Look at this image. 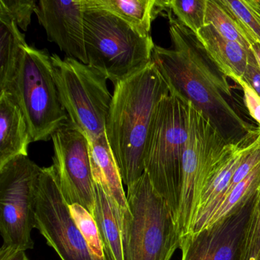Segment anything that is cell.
<instances>
[{"label": "cell", "instance_id": "15", "mask_svg": "<svg viewBox=\"0 0 260 260\" xmlns=\"http://www.w3.org/2000/svg\"><path fill=\"white\" fill-rule=\"evenodd\" d=\"M88 140L94 182L100 184L106 191L118 219L130 210L118 164L106 135Z\"/></svg>", "mask_w": 260, "mask_h": 260}, {"label": "cell", "instance_id": "23", "mask_svg": "<svg viewBox=\"0 0 260 260\" xmlns=\"http://www.w3.org/2000/svg\"><path fill=\"white\" fill-rule=\"evenodd\" d=\"M237 21L250 41L260 43V0H218Z\"/></svg>", "mask_w": 260, "mask_h": 260}, {"label": "cell", "instance_id": "5", "mask_svg": "<svg viewBox=\"0 0 260 260\" xmlns=\"http://www.w3.org/2000/svg\"><path fill=\"white\" fill-rule=\"evenodd\" d=\"M84 5L85 44L88 64L114 86L151 61L155 44L110 12Z\"/></svg>", "mask_w": 260, "mask_h": 260}, {"label": "cell", "instance_id": "4", "mask_svg": "<svg viewBox=\"0 0 260 260\" xmlns=\"http://www.w3.org/2000/svg\"><path fill=\"white\" fill-rule=\"evenodd\" d=\"M129 211L118 219L124 260H170L180 237L171 210L144 173L127 188Z\"/></svg>", "mask_w": 260, "mask_h": 260}, {"label": "cell", "instance_id": "25", "mask_svg": "<svg viewBox=\"0 0 260 260\" xmlns=\"http://www.w3.org/2000/svg\"><path fill=\"white\" fill-rule=\"evenodd\" d=\"M167 11L194 34L205 25L207 0H167Z\"/></svg>", "mask_w": 260, "mask_h": 260}, {"label": "cell", "instance_id": "16", "mask_svg": "<svg viewBox=\"0 0 260 260\" xmlns=\"http://www.w3.org/2000/svg\"><path fill=\"white\" fill-rule=\"evenodd\" d=\"M31 142L20 108L9 92H0V168L17 156H28Z\"/></svg>", "mask_w": 260, "mask_h": 260}, {"label": "cell", "instance_id": "21", "mask_svg": "<svg viewBox=\"0 0 260 260\" xmlns=\"http://www.w3.org/2000/svg\"><path fill=\"white\" fill-rule=\"evenodd\" d=\"M260 188V164L255 167L244 179L237 184L229 192L223 196L206 217L190 231L196 234L207 226L214 224L226 216L235 211L240 205L247 202Z\"/></svg>", "mask_w": 260, "mask_h": 260}, {"label": "cell", "instance_id": "20", "mask_svg": "<svg viewBox=\"0 0 260 260\" xmlns=\"http://www.w3.org/2000/svg\"><path fill=\"white\" fill-rule=\"evenodd\" d=\"M93 217L104 246L106 260H124L122 236L112 202L100 184L95 182Z\"/></svg>", "mask_w": 260, "mask_h": 260}, {"label": "cell", "instance_id": "29", "mask_svg": "<svg viewBox=\"0 0 260 260\" xmlns=\"http://www.w3.org/2000/svg\"><path fill=\"white\" fill-rule=\"evenodd\" d=\"M243 80L246 81L260 96V68L251 50L248 54L247 66Z\"/></svg>", "mask_w": 260, "mask_h": 260}, {"label": "cell", "instance_id": "17", "mask_svg": "<svg viewBox=\"0 0 260 260\" xmlns=\"http://www.w3.org/2000/svg\"><path fill=\"white\" fill-rule=\"evenodd\" d=\"M196 36L210 58L228 78L234 81L243 78L250 50L222 37L208 24L201 28Z\"/></svg>", "mask_w": 260, "mask_h": 260}, {"label": "cell", "instance_id": "32", "mask_svg": "<svg viewBox=\"0 0 260 260\" xmlns=\"http://www.w3.org/2000/svg\"><path fill=\"white\" fill-rule=\"evenodd\" d=\"M258 260H260V257H259V258H258Z\"/></svg>", "mask_w": 260, "mask_h": 260}, {"label": "cell", "instance_id": "19", "mask_svg": "<svg viewBox=\"0 0 260 260\" xmlns=\"http://www.w3.org/2000/svg\"><path fill=\"white\" fill-rule=\"evenodd\" d=\"M26 45L14 21L0 12V92L7 90L16 77Z\"/></svg>", "mask_w": 260, "mask_h": 260}, {"label": "cell", "instance_id": "1", "mask_svg": "<svg viewBox=\"0 0 260 260\" xmlns=\"http://www.w3.org/2000/svg\"><path fill=\"white\" fill-rule=\"evenodd\" d=\"M167 13L173 48L155 45L152 61L170 91L201 111L228 144L239 142L255 129L237 112L228 77L210 58L196 35Z\"/></svg>", "mask_w": 260, "mask_h": 260}, {"label": "cell", "instance_id": "26", "mask_svg": "<svg viewBox=\"0 0 260 260\" xmlns=\"http://www.w3.org/2000/svg\"><path fill=\"white\" fill-rule=\"evenodd\" d=\"M260 257V188L255 193L253 205L245 230L240 260H258Z\"/></svg>", "mask_w": 260, "mask_h": 260}, {"label": "cell", "instance_id": "33", "mask_svg": "<svg viewBox=\"0 0 260 260\" xmlns=\"http://www.w3.org/2000/svg\"><path fill=\"white\" fill-rule=\"evenodd\" d=\"M258 129H259V128H258ZM259 131H260V129H259Z\"/></svg>", "mask_w": 260, "mask_h": 260}, {"label": "cell", "instance_id": "11", "mask_svg": "<svg viewBox=\"0 0 260 260\" xmlns=\"http://www.w3.org/2000/svg\"><path fill=\"white\" fill-rule=\"evenodd\" d=\"M51 139L53 166L65 199L69 205H81L93 216L95 182L86 134L69 118L53 134Z\"/></svg>", "mask_w": 260, "mask_h": 260}, {"label": "cell", "instance_id": "7", "mask_svg": "<svg viewBox=\"0 0 260 260\" xmlns=\"http://www.w3.org/2000/svg\"><path fill=\"white\" fill-rule=\"evenodd\" d=\"M60 101L70 120L89 138L106 135L112 95L108 78L89 64L67 56L51 55Z\"/></svg>", "mask_w": 260, "mask_h": 260}, {"label": "cell", "instance_id": "22", "mask_svg": "<svg viewBox=\"0 0 260 260\" xmlns=\"http://www.w3.org/2000/svg\"><path fill=\"white\" fill-rule=\"evenodd\" d=\"M211 25L217 32L246 50H251V42L237 21L220 5L218 0H207L205 25Z\"/></svg>", "mask_w": 260, "mask_h": 260}, {"label": "cell", "instance_id": "18", "mask_svg": "<svg viewBox=\"0 0 260 260\" xmlns=\"http://www.w3.org/2000/svg\"><path fill=\"white\" fill-rule=\"evenodd\" d=\"M91 5L110 12L143 36H150L152 22L167 12L164 0H88Z\"/></svg>", "mask_w": 260, "mask_h": 260}, {"label": "cell", "instance_id": "24", "mask_svg": "<svg viewBox=\"0 0 260 260\" xmlns=\"http://www.w3.org/2000/svg\"><path fill=\"white\" fill-rule=\"evenodd\" d=\"M73 218L75 220L83 238L92 260H106L104 246L93 216L81 205H69Z\"/></svg>", "mask_w": 260, "mask_h": 260}, {"label": "cell", "instance_id": "12", "mask_svg": "<svg viewBox=\"0 0 260 260\" xmlns=\"http://www.w3.org/2000/svg\"><path fill=\"white\" fill-rule=\"evenodd\" d=\"M254 198L214 224L181 237V260H240Z\"/></svg>", "mask_w": 260, "mask_h": 260}, {"label": "cell", "instance_id": "28", "mask_svg": "<svg viewBox=\"0 0 260 260\" xmlns=\"http://www.w3.org/2000/svg\"><path fill=\"white\" fill-rule=\"evenodd\" d=\"M243 92V101L250 116L258 123L260 129V96L243 79L236 80Z\"/></svg>", "mask_w": 260, "mask_h": 260}, {"label": "cell", "instance_id": "31", "mask_svg": "<svg viewBox=\"0 0 260 260\" xmlns=\"http://www.w3.org/2000/svg\"><path fill=\"white\" fill-rule=\"evenodd\" d=\"M251 51L253 53L255 59H256L257 63L260 68V43L258 42H255L251 45Z\"/></svg>", "mask_w": 260, "mask_h": 260}, {"label": "cell", "instance_id": "8", "mask_svg": "<svg viewBox=\"0 0 260 260\" xmlns=\"http://www.w3.org/2000/svg\"><path fill=\"white\" fill-rule=\"evenodd\" d=\"M188 138L182 159V183L176 223L179 237L189 233L202 185L225 154L228 144L210 120L188 102Z\"/></svg>", "mask_w": 260, "mask_h": 260}, {"label": "cell", "instance_id": "9", "mask_svg": "<svg viewBox=\"0 0 260 260\" xmlns=\"http://www.w3.org/2000/svg\"><path fill=\"white\" fill-rule=\"evenodd\" d=\"M42 168L20 156L0 168V234L3 245L20 250L33 249L35 203Z\"/></svg>", "mask_w": 260, "mask_h": 260}, {"label": "cell", "instance_id": "14", "mask_svg": "<svg viewBox=\"0 0 260 260\" xmlns=\"http://www.w3.org/2000/svg\"><path fill=\"white\" fill-rule=\"evenodd\" d=\"M259 135L260 132L258 127L239 142L231 144L228 151L211 170L202 185L196 214L189 232L191 228L206 216L224 194L237 167L243 160L245 155L258 140Z\"/></svg>", "mask_w": 260, "mask_h": 260}, {"label": "cell", "instance_id": "27", "mask_svg": "<svg viewBox=\"0 0 260 260\" xmlns=\"http://www.w3.org/2000/svg\"><path fill=\"white\" fill-rule=\"evenodd\" d=\"M37 4L36 0H0V12L6 13L19 28L26 31Z\"/></svg>", "mask_w": 260, "mask_h": 260}, {"label": "cell", "instance_id": "2", "mask_svg": "<svg viewBox=\"0 0 260 260\" xmlns=\"http://www.w3.org/2000/svg\"><path fill=\"white\" fill-rule=\"evenodd\" d=\"M170 94L153 61L114 86L106 135L127 188L144 173L146 144L158 103Z\"/></svg>", "mask_w": 260, "mask_h": 260}, {"label": "cell", "instance_id": "3", "mask_svg": "<svg viewBox=\"0 0 260 260\" xmlns=\"http://www.w3.org/2000/svg\"><path fill=\"white\" fill-rule=\"evenodd\" d=\"M188 121V101L170 90L155 109L146 144L144 173L167 202L175 221L180 202Z\"/></svg>", "mask_w": 260, "mask_h": 260}, {"label": "cell", "instance_id": "10", "mask_svg": "<svg viewBox=\"0 0 260 260\" xmlns=\"http://www.w3.org/2000/svg\"><path fill=\"white\" fill-rule=\"evenodd\" d=\"M36 228L61 260H92L62 193L54 166L42 168L36 191Z\"/></svg>", "mask_w": 260, "mask_h": 260}, {"label": "cell", "instance_id": "6", "mask_svg": "<svg viewBox=\"0 0 260 260\" xmlns=\"http://www.w3.org/2000/svg\"><path fill=\"white\" fill-rule=\"evenodd\" d=\"M4 92L11 95L22 110L32 142L48 141L69 120L46 50L25 45L17 74Z\"/></svg>", "mask_w": 260, "mask_h": 260}, {"label": "cell", "instance_id": "13", "mask_svg": "<svg viewBox=\"0 0 260 260\" xmlns=\"http://www.w3.org/2000/svg\"><path fill=\"white\" fill-rule=\"evenodd\" d=\"M35 14L48 41L56 44L68 57L88 64L83 0H41Z\"/></svg>", "mask_w": 260, "mask_h": 260}, {"label": "cell", "instance_id": "30", "mask_svg": "<svg viewBox=\"0 0 260 260\" xmlns=\"http://www.w3.org/2000/svg\"><path fill=\"white\" fill-rule=\"evenodd\" d=\"M0 260H30L25 251L3 245L0 249Z\"/></svg>", "mask_w": 260, "mask_h": 260}]
</instances>
